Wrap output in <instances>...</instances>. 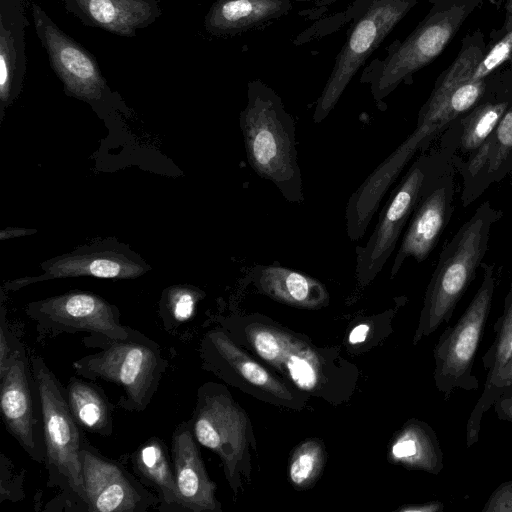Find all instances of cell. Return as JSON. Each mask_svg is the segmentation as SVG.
<instances>
[{
	"label": "cell",
	"mask_w": 512,
	"mask_h": 512,
	"mask_svg": "<svg viewBox=\"0 0 512 512\" xmlns=\"http://www.w3.org/2000/svg\"><path fill=\"white\" fill-rule=\"evenodd\" d=\"M371 325L369 322H362L356 325L348 335V343L356 346L365 343L370 335Z\"/></svg>",
	"instance_id": "cell-39"
},
{
	"label": "cell",
	"mask_w": 512,
	"mask_h": 512,
	"mask_svg": "<svg viewBox=\"0 0 512 512\" xmlns=\"http://www.w3.org/2000/svg\"><path fill=\"white\" fill-rule=\"evenodd\" d=\"M327 453L322 440L310 438L301 442L289 461L288 475L297 490L310 489L318 481L325 467Z\"/></svg>",
	"instance_id": "cell-28"
},
{
	"label": "cell",
	"mask_w": 512,
	"mask_h": 512,
	"mask_svg": "<svg viewBox=\"0 0 512 512\" xmlns=\"http://www.w3.org/2000/svg\"><path fill=\"white\" fill-rule=\"evenodd\" d=\"M199 356L203 370L260 401L302 410L311 398L268 369L222 326L212 328L203 335Z\"/></svg>",
	"instance_id": "cell-9"
},
{
	"label": "cell",
	"mask_w": 512,
	"mask_h": 512,
	"mask_svg": "<svg viewBox=\"0 0 512 512\" xmlns=\"http://www.w3.org/2000/svg\"><path fill=\"white\" fill-rule=\"evenodd\" d=\"M493 330L496 335L512 331V280L504 299L503 312L494 323Z\"/></svg>",
	"instance_id": "cell-37"
},
{
	"label": "cell",
	"mask_w": 512,
	"mask_h": 512,
	"mask_svg": "<svg viewBox=\"0 0 512 512\" xmlns=\"http://www.w3.org/2000/svg\"><path fill=\"white\" fill-rule=\"evenodd\" d=\"M70 411L79 426L90 433L109 437L113 433L110 403L95 384L71 376L66 386Z\"/></svg>",
	"instance_id": "cell-27"
},
{
	"label": "cell",
	"mask_w": 512,
	"mask_h": 512,
	"mask_svg": "<svg viewBox=\"0 0 512 512\" xmlns=\"http://www.w3.org/2000/svg\"><path fill=\"white\" fill-rule=\"evenodd\" d=\"M500 216L489 201L483 202L443 248L425 292L414 345L451 320L482 264L491 228Z\"/></svg>",
	"instance_id": "cell-5"
},
{
	"label": "cell",
	"mask_w": 512,
	"mask_h": 512,
	"mask_svg": "<svg viewBox=\"0 0 512 512\" xmlns=\"http://www.w3.org/2000/svg\"><path fill=\"white\" fill-rule=\"evenodd\" d=\"M246 156L250 167L273 183L289 202L304 201L297 159L295 123L279 96L262 82L248 85V102L240 114Z\"/></svg>",
	"instance_id": "cell-2"
},
{
	"label": "cell",
	"mask_w": 512,
	"mask_h": 512,
	"mask_svg": "<svg viewBox=\"0 0 512 512\" xmlns=\"http://www.w3.org/2000/svg\"><path fill=\"white\" fill-rule=\"evenodd\" d=\"M204 291L189 284H176L163 290L159 301V315L165 329L178 327L194 315Z\"/></svg>",
	"instance_id": "cell-30"
},
{
	"label": "cell",
	"mask_w": 512,
	"mask_h": 512,
	"mask_svg": "<svg viewBox=\"0 0 512 512\" xmlns=\"http://www.w3.org/2000/svg\"><path fill=\"white\" fill-rule=\"evenodd\" d=\"M12 463L4 454L1 455V472L7 475V478L10 480V484L12 485V495L11 500L18 501L23 498V487L22 482H17V477L15 478L11 476L12 472Z\"/></svg>",
	"instance_id": "cell-38"
},
{
	"label": "cell",
	"mask_w": 512,
	"mask_h": 512,
	"mask_svg": "<svg viewBox=\"0 0 512 512\" xmlns=\"http://www.w3.org/2000/svg\"><path fill=\"white\" fill-rule=\"evenodd\" d=\"M444 504L440 501H430L422 504H412L399 508V512H442Z\"/></svg>",
	"instance_id": "cell-40"
},
{
	"label": "cell",
	"mask_w": 512,
	"mask_h": 512,
	"mask_svg": "<svg viewBox=\"0 0 512 512\" xmlns=\"http://www.w3.org/2000/svg\"><path fill=\"white\" fill-rule=\"evenodd\" d=\"M388 460L409 470L433 475L444 467L443 451L434 429L416 418L406 421L389 444Z\"/></svg>",
	"instance_id": "cell-24"
},
{
	"label": "cell",
	"mask_w": 512,
	"mask_h": 512,
	"mask_svg": "<svg viewBox=\"0 0 512 512\" xmlns=\"http://www.w3.org/2000/svg\"><path fill=\"white\" fill-rule=\"evenodd\" d=\"M25 314L35 322L39 338L87 332L112 339L126 338L131 327L121 323L118 307L87 291H69L27 303Z\"/></svg>",
	"instance_id": "cell-11"
},
{
	"label": "cell",
	"mask_w": 512,
	"mask_h": 512,
	"mask_svg": "<svg viewBox=\"0 0 512 512\" xmlns=\"http://www.w3.org/2000/svg\"><path fill=\"white\" fill-rule=\"evenodd\" d=\"M0 408L8 433L34 462L45 465L40 397L24 344L0 376Z\"/></svg>",
	"instance_id": "cell-14"
},
{
	"label": "cell",
	"mask_w": 512,
	"mask_h": 512,
	"mask_svg": "<svg viewBox=\"0 0 512 512\" xmlns=\"http://www.w3.org/2000/svg\"><path fill=\"white\" fill-rule=\"evenodd\" d=\"M506 9H507V23H508V26H512V0H507V4H506Z\"/></svg>",
	"instance_id": "cell-42"
},
{
	"label": "cell",
	"mask_w": 512,
	"mask_h": 512,
	"mask_svg": "<svg viewBox=\"0 0 512 512\" xmlns=\"http://www.w3.org/2000/svg\"><path fill=\"white\" fill-rule=\"evenodd\" d=\"M199 444L221 460L224 475L234 497L252 482V453L256 441L244 408L224 384L206 382L199 386L190 419Z\"/></svg>",
	"instance_id": "cell-6"
},
{
	"label": "cell",
	"mask_w": 512,
	"mask_h": 512,
	"mask_svg": "<svg viewBox=\"0 0 512 512\" xmlns=\"http://www.w3.org/2000/svg\"><path fill=\"white\" fill-rule=\"evenodd\" d=\"M454 181L452 169L444 170L421 199L412 214L397 254L390 277L396 276L408 257L424 261L434 249L452 213Z\"/></svg>",
	"instance_id": "cell-17"
},
{
	"label": "cell",
	"mask_w": 512,
	"mask_h": 512,
	"mask_svg": "<svg viewBox=\"0 0 512 512\" xmlns=\"http://www.w3.org/2000/svg\"><path fill=\"white\" fill-rule=\"evenodd\" d=\"M438 154H421L381 210L378 222L364 246L356 247L355 277L369 285L383 269L417 205L444 170Z\"/></svg>",
	"instance_id": "cell-8"
},
{
	"label": "cell",
	"mask_w": 512,
	"mask_h": 512,
	"mask_svg": "<svg viewBox=\"0 0 512 512\" xmlns=\"http://www.w3.org/2000/svg\"><path fill=\"white\" fill-rule=\"evenodd\" d=\"M24 0H0V120L19 97L26 74Z\"/></svg>",
	"instance_id": "cell-21"
},
{
	"label": "cell",
	"mask_w": 512,
	"mask_h": 512,
	"mask_svg": "<svg viewBox=\"0 0 512 512\" xmlns=\"http://www.w3.org/2000/svg\"><path fill=\"white\" fill-rule=\"evenodd\" d=\"M171 459L184 512H222L217 486L205 468L190 420L181 422L172 434Z\"/></svg>",
	"instance_id": "cell-19"
},
{
	"label": "cell",
	"mask_w": 512,
	"mask_h": 512,
	"mask_svg": "<svg viewBox=\"0 0 512 512\" xmlns=\"http://www.w3.org/2000/svg\"><path fill=\"white\" fill-rule=\"evenodd\" d=\"M30 361L43 417L46 486L59 491L45 510L87 512L81 464V448L86 438L83 429L70 411L66 389L45 360L34 354Z\"/></svg>",
	"instance_id": "cell-3"
},
{
	"label": "cell",
	"mask_w": 512,
	"mask_h": 512,
	"mask_svg": "<svg viewBox=\"0 0 512 512\" xmlns=\"http://www.w3.org/2000/svg\"><path fill=\"white\" fill-rule=\"evenodd\" d=\"M511 359L512 331L496 335L493 343L482 356L483 367L488 370L485 381L495 377Z\"/></svg>",
	"instance_id": "cell-32"
},
{
	"label": "cell",
	"mask_w": 512,
	"mask_h": 512,
	"mask_svg": "<svg viewBox=\"0 0 512 512\" xmlns=\"http://www.w3.org/2000/svg\"><path fill=\"white\" fill-rule=\"evenodd\" d=\"M509 107L508 102L476 106L463 120L459 146L463 152L476 151L493 133Z\"/></svg>",
	"instance_id": "cell-29"
},
{
	"label": "cell",
	"mask_w": 512,
	"mask_h": 512,
	"mask_svg": "<svg viewBox=\"0 0 512 512\" xmlns=\"http://www.w3.org/2000/svg\"><path fill=\"white\" fill-rule=\"evenodd\" d=\"M482 512H512V479L497 486L485 502Z\"/></svg>",
	"instance_id": "cell-35"
},
{
	"label": "cell",
	"mask_w": 512,
	"mask_h": 512,
	"mask_svg": "<svg viewBox=\"0 0 512 512\" xmlns=\"http://www.w3.org/2000/svg\"><path fill=\"white\" fill-rule=\"evenodd\" d=\"M87 512H147L159 497L120 462L102 455L86 438L81 448Z\"/></svg>",
	"instance_id": "cell-15"
},
{
	"label": "cell",
	"mask_w": 512,
	"mask_h": 512,
	"mask_svg": "<svg viewBox=\"0 0 512 512\" xmlns=\"http://www.w3.org/2000/svg\"><path fill=\"white\" fill-rule=\"evenodd\" d=\"M64 8L88 27L121 37H135L162 15L158 0H60Z\"/></svg>",
	"instance_id": "cell-20"
},
{
	"label": "cell",
	"mask_w": 512,
	"mask_h": 512,
	"mask_svg": "<svg viewBox=\"0 0 512 512\" xmlns=\"http://www.w3.org/2000/svg\"><path fill=\"white\" fill-rule=\"evenodd\" d=\"M512 384V359L500 369L495 377L485 381L483 392L475 404L466 424V447L470 448L479 441L483 415L502 393Z\"/></svg>",
	"instance_id": "cell-31"
},
{
	"label": "cell",
	"mask_w": 512,
	"mask_h": 512,
	"mask_svg": "<svg viewBox=\"0 0 512 512\" xmlns=\"http://www.w3.org/2000/svg\"><path fill=\"white\" fill-rule=\"evenodd\" d=\"M36 230H32V229H22V228H6V229H3L1 232H0V239L1 240H5V239H10V238H13V237H20V236H24V235H30L32 233H35Z\"/></svg>",
	"instance_id": "cell-41"
},
{
	"label": "cell",
	"mask_w": 512,
	"mask_h": 512,
	"mask_svg": "<svg viewBox=\"0 0 512 512\" xmlns=\"http://www.w3.org/2000/svg\"><path fill=\"white\" fill-rule=\"evenodd\" d=\"M482 56L477 47L463 50L435 87L418 119L444 127L470 110L485 90L484 80L472 79L473 70Z\"/></svg>",
	"instance_id": "cell-18"
},
{
	"label": "cell",
	"mask_w": 512,
	"mask_h": 512,
	"mask_svg": "<svg viewBox=\"0 0 512 512\" xmlns=\"http://www.w3.org/2000/svg\"><path fill=\"white\" fill-rule=\"evenodd\" d=\"M134 474L160 499L158 511L184 512L167 447L162 439L152 436L141 443L129 457Z\"/></svg>",
	"instance_id": "cell-23"
},
{
	"label": "cell",
	"mask_w": 512,
	"mask_h": 512,
	"mask_svg": "<svg viewBox=\"0 0 512 512\" xmlns=\"http://www.w3.org/2000/svg\"><path fill=\"white\" fill-rule=\"evenodd\" d=\"M31 13L36 35L46 51L50 66L70 97L105 109L118 101L95 57L65 33L36 3Z\"/></svg>",
	"instance_id": "cell-10"
},
{
	"label": "cell",
	"mask_w": 512,
	"mask_h": 512,
	"mask_svg": "<svg viewBox=\"0 0 512 512\" xmlns=\"http://www.w3.org/2000/svg\"><path fill=\"white\" fill-rule=\"evenodd\" d=\"M82 342L99 351L72 363L75 373L90 381H105L121 388L118 405L127 411L142 412L156 394L169 362L160 345L131 327L123 339L89 335Z\"/></svg>",
	"instance_id": "cell-4"
},
{
	"label": "cell",
	"mask_w": 512,
	"mask_h": 512,
	"mask_svg": "<svg viewBox=\"0 0 512 512\" xmlns=\"http://www.w3.org/2000/svg\"><path fill=\"white\" fill-rule=\"evenodd\" d=\"M481 267L482 281L474 297L458 321L444 329L433 349V379L445 401L455 389L475 391L479 388L473 365L496 287L494 265L482 263Z\"/></svg>",
	"instance_id": "cell-7"
},
{
	"label": "cell",
	"mask_w": 512,
	"mask_h": 512,
	"mask_svg": "<svg viewBox=\"0 0 512 512\" xmlns=\"http://www.w3.org/2000/svg\"><path fill=\"white\" fill-rule=\"evenodd\" d=\"M230 336L300 392L339 405L355 393L358 367L335 348L317 346L260 314H232L219 320Z\"/></svg>",
	"instance_id": "cell-1"
},
{
	"label": "cell",
	"mask_w": 512,
	"mask_h": 512,
	"mask_svg": "<svg viewBox=\"0 0 512 512\" xmlns=\"http://www.w3.org/2000/svg\"><path fill=\"white\" fill-rule=\"evenodd\" d=\"M250 278L255 288L271 299L300 309L316 310L327 306L326 286L305 273L280 265H257Z\"/></svg>",
	"instance_id": "cell-22"
},
{
	"label": "cell",
	"mask_w": 512,
	"mask_h": 512,
	"mask_svg": "<svg viewBox=\"0 0 512 512\" xmlns=\"http://www.w3.org/2000/svg\"><path fill=\"white\" fill-rule=\"evenodd\" d=\"M512 55V26L508 33L499 40L485 55L482 56L475 66L472 79L475 81L484 80L502 63Z\"/></svg>",
	"instance_id": "cell-33"
},
{
	"label": "cell",
	"mask_w": 512,
	"mask_h": 512,
	"mask_svg": "<svg viewBox=\"0 0 512 512\" xmlns=\"http://www.w3.org/2000/svg\"><path fill=\"white\" fill-rule=\"evenodd\" d=\"M289 7V0H215L204 27L215 36L233 35L280 16Z\"/></svg>",
	"instance_id": "cell-25"
},
{
	"label": "cell",
	"mask_w": 512,
	"mask_h": 512,
	"mask_svg": "<svg viewBox=\"0 0 512 512\" xmlns=\"http://www.w3.org/2000/svg\"><path fill=\"white\" fill-rule=\"evenodd\" d=\"M463 7H451L427 18L391 54L372 83L379 102L405 78L430 63L449 43L465 18Z\"/></svg>",
	"instance_id": "cell-16"
},
{
	"label": "cell",
	"mask_w": 512,
	"mask_h": 512,
	"mask_svg": "<svg viewBox=\"0 0 512 512\" xmlns=\"http://www.w3.org/2000/svg\"><path fill=\"white\" fill-rule=\"evenodd\" d=\"M512 159V105L501 118L488 139L473 152L465 166L466 186L478 180L484 173L485 184L499 181L505 174L508 161Z\"/></svg>",
	"instance_id": "cell-26"
},
{
	"label": "cell",
	"mask_w": 512,
	"mask_h": 512,
	"mask_svg": "<svg viewBox=\"0 0 512 512\" xmlns=\"http://www.w3.org/2000/svg\"><path fill=\"white\" fill-rule=\"evenodd\" d=\"M411 7L410 0H376L359 19L340 51L315 106L313 121L322 122L334 109L359 67Z\"/></svg>",
	"instance_id": "cell-12"
},
{
	"label": "cell",
	"mask_w": 512,
	"mask_h": 512,
	"mask_svg": "<svg viewBox=\"0 0 512 512\" xmlns=\"http://www.w3.org/2000/svg\"><path fill=\"white\" fill-rule=\"evenodd\" d=\"M40 268V275L7 281L3 284V290L16 291L37 282L81 276L136 279L151 270V266L138 253L114 238L79 246L44 261Z\"/></svg>",
	"instance_id": "cell-13"
},
{
	"label": "cell",
	"mask_w": 512,
	"mask_h": 512,
	"mask_svg": "<svg viewBox=\"0 0 512 512\" xmlns=\"http://www.w3.org/2000/svg\"><path fill=\"white\" fill-rule=\"evenodd\" d=\"M22 345L23 343L11 332L6 322L5 309L2 306L0 317V376L6 372Z\"/></svg>",
	"instance_id": "cell-34"
},
{
	"label": "cell",
	"mask_w": 512,
	"mask_h": 512,
	"mask_svg": "<svg viewBox=\"0 0 512 512\" xmlns=\"http://www.w3.org/2000/svg\"><path fill=\"white\" fill-rule=\"evenodd\" d=\"M493 407L499 420L512 423V384L503 389Z\"/></svg>",
	"instance_id": "cell-36"
}]
</instances>
